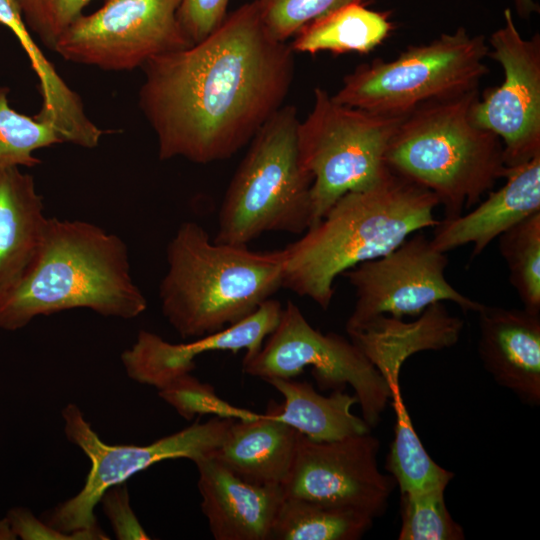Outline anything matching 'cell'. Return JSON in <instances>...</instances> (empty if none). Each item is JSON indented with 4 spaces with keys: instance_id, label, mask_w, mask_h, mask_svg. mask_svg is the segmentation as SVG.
Returning <instances> with one entry per match:
<instances>
[{
    "instance_id": "obj_31",
    "label": "cell",
    "mask_w": 540,
    "mask_h": 540,
    "mask_svg": "<svg viewBox=\"0 0 540 540\" xmlns=\"http://www.w3.org/2000/svg\"><path fill=\"white\" fill-rule=\"evenodd\" d=\"M363 0H257L269 33L286 42L301 28L340 7Z\"/></svg>"
},
{
    "instance_id": "obj_28",
    "label": "cell",
    "mask_w": 540,
    "mask_h": 540,
    "mask_svg": "<svg viewBox=\"0 0 540 540\" xmlns=\"http://www.w3.org/2000/svg\"><path fill=\"white\" fill-rule=\"evenodd\" d=\"M8 93V88L0 87V170L34 167L40 163L35 151L63 140L49 123L14 110Z\"/></svg>"
},
{
    "instance_id": "obj_17",
    "label": "cell",
    "mask_w": 540,
    "mask_h": 540,
    "mask_svg": "<svg viewBox=\"0 0 540 540\" xmlns=\"http://www.w3.org/2000/svg\"><path fill=\"white\" fill-rule=\"evenodd\" d=\"M201 509L216 540H269L282 486L247 482L212 457L195 462Z\"/></svg>"
},
{
    "instance_id": "obj_9",
    "label": "cell",
    "mask_w": 540,
    "mask_h": 540,
    "mask_svg": "<svg viewBox=\"0 0 540 540\" xmlns=\"http://www.w3.org/2000/svg\"><path fill=\"white\" fill-rule=\"evenodd\" d=\"M64 432L89 458L91 468L80 492L44 512L41 519L74 540L110 539L97 523L94 508L109 487L168 459L186 458L194 463L210 457L222 444L235 419L211 417L160 438L148 445L104 443L73 403L62 410Z\"/></svg>"
},
{
    "instance_id": "obj_35",
    "label": "cell",
    "mask_w": 540,
    "mask_h": 540,
    "mask_svg": "<svg viewBox=\"0 0 540 540\" xmlns=\"http://www.w3.org/2000/svg\"><path fill=\"white\" fill-rule=\"evenodd\" d=\"M12 532L22 540H73L70 534L58 531L36 518L26 507H13L5 516Z\"/></svg>"
},
{
    "instance_id": "obj_18",
    "label": "cell",
    "mask_w": 540,
    "mask_h": 540,
    "mask_svg": "<svg viewBox=\"0 0 540 540\" xmlns=\"http://www.w3.org/2000/svg\"><path fill=\"white\" fill-rule=\"evenodd\" d=\"M463 327V320L450 314L444 302H436L414 321L381 315L348 335L386 381L395 403L403 400L399 384L403 363L418 352L456 345Z\"/></svg>"
},
{
    "instance_id": "obj_27",
    "label": "cell",
    "mask_w": 540,
    "mask_h": 540,
    "mask_svg": "<svg viewBox=\"0 0 540 540\" xmlns=\"http://www.w3.org/2000/svg\"><path fill=\"white\" fill-rule=\"evenodd\" d=\"M498 238L509 281L523 308L540 313V211L521 220Z\"/></svg>"
},
{
    "instance_id": "obj_6",
    "label": "cell",
    "mask_w": 540,
    "mask_h": 540,
    "mask_svg": "<svg viewBox=\"0 0 540 540\" xmlns=\"http://www.w3.org/2000/svg\"><path fill=\"white\" fill-rule=\"evenodd\" d=\"M296 107L259 129L225 193L214 241L248 245L266 232L301 235L312 223V176L301 164Z\"/></svg>"
},
{
    "instance_id": "obj_32",
    "label": "cell",
    "mask_w": 540,
    "mask_h": 540,
    "mask_svg": "<svg viewBox=\"0 0 540 540\" xmlns=\"http://www.w3.org/2000/svg\"><path fill=\"white\" fill-rule=\"evenodd\" d=\"M30 31L53 50L63 34L93 0H17Z\"/></svg>"
},
{
    "instance_id": "obj_21",
    "label": "cell",
    "mask_w": 540,
    "mask_h": 540,
    "mask_svg": "<svg viewBox=\"0 0 540 540\" xmlns=\"http://www.w3.org/2000/svg\"><path fill=\"white\" fill-rule=\"evenodd\" d=\"M46 221L34 178L19 167L0 170V292L32 258Z\"/></svg>"
},
{
    "instance_id": "obj_5",
    "label": "cell",
    "mask_w": 540,
    "mask_h": 540,
    "mask_svg": "<svg viewBox=\"0 0 540 540\" xmlns=\"http://www.w3.org/2000/svg\"><path fill=\"white\" fill-rule=\"evenodd\" d=\"M478 95L473 89L419 106L403 118L386 150L389 170L434 193L444 219L479 203L506 170L500 138L470 119Z\"/></svg>"
},
{
    "instance_id": "obj_8",
    "label": "cell",
    "mask_w": 540,
    "mask_h": 540,
    "mask_svg": "<svg viewBox=\"0 0 540 540\" xmlns=\"http://www.w3.org/2000/svg\"><path fill=\"white\" fill-rule=\"evenodd\" d=\"M405 116L343 105L325 89H314L312 110L297 130L300 161L313 178L311 226L346 193L370 188L391 173L385 154Z\"/></svg>"
},
{
    "instance_id": "obj_14",
    "label": "cell",
    "mask_w": 540,
    "mask_h": 540,
    "mask_svg": "<svg viewBox=\"0 0 540 540\" xmlns=\"http://www.w3.org/2000/svg\"><path fill=\"white\" fill-rule=\"evenodd\" d=\"M379 448L370 432L324 442L300 433L285 497L381 516L396 482L380 471Z\"/></svg>"
},
{
    "instance_id": "obj_20",
    "label": "cell",
    "mask_w": 540,
    "mask_h": 540,
    "mask_svg": "<svg viewBox=\"0 0 540 540\" xmlns=\"http://www.w3.org/2000/svg\"><path fill=\"white\" fill-rule=\"evenodd\" d=\"M300 433L267 409L254 420H235L210 457L241 479L283 486L296 455Z\"/></svg>"
},
{
    "instance_id": "obj_13",
    "label": "cell",
    "mask_w": 540,
    "mask_h": 540,
    "mask_svg": "<svg viewBox=\"0 0 540 540\" xmlns=\"http://www.w3.org/2000/svg\"><path fill=\"white\" fill-rule=\"evenodd\" d=\"M503 17L488 40V57L500 64L504 79L481 99L478 95L470 119L500 138L505 165L511 167L540 154V36L523 38L509 8Z\"/></svg>"
},
{
    "instance_id": "obj_36",
    "label": "cell",
    "mask_w": 540,
    "mask_h": 540,
    "mask_svg": "<svg viewBox=\"0 0 540 540\" xmlns=\"http://www.w3.org/2000/svg\"><path fill=\"white\" fill-rule=\"evenodd\" d=\"M512 2L518 17L525 21L540 11L539 4L535 0H512Z\"/></svg>"
},
{
    "instance_id": "obj_3",
    "label": "cell",
    "mask_w": 540,
    "mask_h": 540,
    "mask_svg": "<svg viewBox=\"0 0 540 540\" xmlns=\"http://www.w3.org/2000/svg\"><path fill=\"white\" fill-rule=\"evenodd\" d=\"M434 193L391 172L378 184L340 197L284 250L282 287L323 310L346 270L393 251L409 236L435 227Z\"/></svg>"
},
{
    "instance_id": "obj_26",
    "label": "cell",
    "mask_w": 540,
    "mask_h": 540,
    "mask_svg": "<svg viewBox=\"0 0 540 540\" xmlns=\"http://www.w3.org/2000/svg\"><path fill=\"white\" fill-rule=\"evenodd\" d=\"M396 414L394 438L385 468L401 494L446 489L454 473L438 465L416 433L404 401L393 403Z\"/></svg>"
},
{
    "instance_id": "obj_15",
    "label": "cell",
    "mask_w": 540,
    "mask_h": 540,
    "mask_svg": "<svg viewBox=\"0 0 540 540\" xmlns=\"http://www.w3.org/2000/svg\"><path fill=\"white\" fill-rule=\"evenodd\" d=\"M281 312V303L270 298L245 319L189 343H170L157 334L140 330L136 342L122 353L121 360L131 379L160 389L191 373L196 367L194 359L203 353L245 350L244 359L254 356L276 328Z\"/></svg>"
},
{
    "instance_id": "obj_25",
    "label": "cell",
    "mask_w": 540,
    "mask_h": 540,
    "mask_svg": "<svg viewBox=\"0 0 540 540\" xmlns=\"http://www.w3.org/2000/svg\"><path fill=\"white\" fill-rule=\"evenodd\" d=\"M373 520L355 510L285 497L269 540H357L371 528Z\"/></svg>"
},
{
    "instance_id": "obj_11",
    "label": "cell",
    "mask_w": 540,
    "mask_h": 540,
    "mask_svg": "<svg viewBox=\"0 0 540 540\" xmlns=\"http://www.w3.org/2000/svg\"><path fill=\"white\" fill-rule=\"evenodd\" d=\"M181 0H104L63 34L54 51L69 62L129 71L192 43L179 20Z\"/></svg>"
},
{
    "instance_id": "obj_10",
    "label": "cell",
    "mask_w": 540,
    "mask_h": 540,
    "mask_svg": "<svg viewBox=\"0 0 540 540\" xmlns=\"http://www.w3.org/2000/svg\"><path fill=\"white\" fill-rule=\"evenodd\" d=\"M306 367H311L322 390H344L350 385L366 424L372 428L379 423L391 400L386 381L351 339L315 329L298 306L288 301L261 349L243 360V370L265 381L295 378Z\"/></svg>"
},
{
    "instance_id": "obj_16",
    "label": "cell",
    "mask_w": 540,
    "mask_h": 540,
    "mask_svg": "<svg viewBox=\"0 0 540 540\" xmlns=\"http://www.w3.org/2000/svg\"><path fill=\"white\" fill-rule=\"evenodd\" d=\"M477 351L500 386L530 406L540 404V313L483 304Z\"/></svg>"
},
{
    "instance_id": "obj_34",
    "label": "cell",
    "mask_w": 540,
    "mask_h": 540,
    "mask_svg": "<svg viewBox=\"0 0 540 540\" xmlns=\"http://www.w3.org/2000/svg\"><path fill=\"white\" fill-rule=\"evenodd\" d=\"M99 502L109 519L115 537L119 540H149L150 536L140 524L130 506L126 482L106 489Z\"/></svg>"
},
{
    "instance_id": "obj_37",
    "label": "cell",
    "mask_w": 540,
    "mask_h": 540,
    "mask_svg": "<svg viewBox=\"0 0 540 540\" xmlns=\"http://www.w3.org/2000/svg\"><path fill=\"white\" fill-rule=\"evenodd\" d=\"M14 540L16 536L12 532L6 518L0 520V540Z\"/></svg>"
},
{
    "instance_id": "obj_12",
    "label": "cell",
    "mask_w": 540,
    "mask_h": 540,
    "mask_svg": "<svg viewBox=\"0 0 540 540\" xmlns=\"http://www.w3.org/2000/svg\"><path fill=\"white\" fill-rule=\"evenodd\" d=\"M448 264L446 253L437 250L423 233H414L386 255L343 272L356 296L346 322L347 333L381 315L419 316L436 302L451 301L465 313H476L483 304L446 280Z\"/></svg>"
},
{
    "instance_id": "obj_19",
    "label": "cell",
    "mask_w": 540,
    "mask_h": 540,
    "mask_svg": "<svg viewBox=\"0 0 540 540\" xmlns=\"http://www.w3.org/2000/svg\"><path fill=\"white\" fill-rule=\"evenodd\" d=\"M505 184L489 195L468 214L443 219L434 227L432 245L447 253L472 244L471 259L506 230L540 211V154L506 167Z\"/></svg>"
},
{
    "instance_id": "obj_22",
    "label": "cell",
    "mask_w": 540,
    "mask_h": 540,
    "mask_svg": "<svg viewBox=\"0 0 540 540\" xmlns=\"http://www.w3.org/2000/svg\"><path fill=\"white\" fill-rule=\"evenodd\" d=\"M265 381L284 399L281 404L270 401L267 409L276 419L312 441H333L370 432L371 428L363 418L351 411L353 405L357 404L355 395L344 390H333L329 396H324L310 383L293 378Z\"/></svg>"
},
{
    "instance_id": "obj_33",
    "label": "cell",
    "mask_w": 540,
    "mask_h": 540,
    "mask_svg": "<svg viewBox=\"0 0 540 540\" xmlns=\"http://www.w3.org/2000/svg\"><path fill=\"white\" fill-rule=\"evenodd\" d=\"M230 0H181L179 23L192 44L207 38L224 22Z\"/></svg>"
},
{
    "instance_id": "obj_2",
    "label": "cell",
    "mask_w": 540,
    "mask_h": 540,
    "mask_svg": "<svg viewBox=\"0 0 540 540\" xmlns=\"http://www.w3.org/2000/svg\"><path fill=\"white\" fill-rule=\"evenodd\" d=\"M74 308L133 319L147 300L119 236L90 222L47 218L32 258L0 292V329L16 331L37 316Z\"/></svg>"
},
{
    "instance_id": "obj_30",
    "label": "cell",
    "mask_w": 540,
    "mask_h": 540,
    "mask_svg": "<svg viewBox=\"0 0 540 540\" xmlns=\"http://www.w3.org/2000/svg\"><path fill=\"white\" fill-rule=\"evenodd\" d=\"M158 395L186 420L206 415L235 420H254L261 416L223 400L212 385L201 382L191 373L183 374L158 389Z\"/></svg>"
},
{
    "instance_id": "obj_4",
    "label": "cell",
    "mask_w": 540,
    "mask_h": 540,
    "mask_svg": "<svg viewBox=\"0 0 540 540\" xmlns=\"http://www.w3.org/2000/svg\"><path fill=\"white\" fill-rule=\"evenodd\" d=\"M166 254L161 309L184 339L245 319L282 287L283 249L262 252L217 243L194 221L181 223Z\"/></svg>"
},
{
    "instance_id": "obj_1",
    "label": "cell",
    "mask_w": 540,
    "mask_h": 540,
    "mask_svg": "<svg viewBox=\"0 0 540 540\" xmlns=\"http://www.w3.org/2000/svg\"><path fill=\"white\" fill-rule=\"evenodd\" d=\"M139 106L158 157L208 164L231 158L281 107L294 79V51L267 30L257 0L204 40L144 66Z\"/></svg>"
},
{
    "instance_id": "obj_29",
    "label": "cell",
    "mask_w": 540,
    "mask_h": 540,
    "mask_svg": "<svg viewBox=\"0 0 540 540\" xmlns=\"http://www.w3.org/2000/svg\"><path fill=\"white\" fill-rule=\"evenodd\" d=\"M444 489L401 494L399 540H463V527L451 516Z\"/></svg>"
},
{
    "instance_id": "obj_7",
    "label": "cell",
    "mask_w": 540,
    "mask_h": 540,
    "mask_svg": "<svg viewBox=\"0 0 540 540\" xmlns=\"http://www.w3.org/2000/svg\"><path fill=\"white\" fill-rule=\"evenodd\" d=\"M489 46L465 27L409 46L396 58L374 59L343 79L333 99L379 114L407 115L419 106L477 89L488 73Z\"/></svg>"
},
{
    "instance_id": "obj_23",
    "label": "cell",
    "mask_w": 540,
    "mask_h": 540,
    "mask_svg": "<svg viewBox=\"0 0 540 540\" xmlns=\"http://www.w3.org/2000/svg\"><path fill=\"white\" fill-rule=\"evenodd\" d=\"M0 24L15 35L38 78L42 105L36 116L51 124L65 138L86 131L91 120L81 98L62 79L32 38L17 0H0Z\"/></svg>"
},
{
    "instance_id": "obj_24",
    "label": "cell",
    "mask_w": 540,
    "mask_h": 540,
    "mask_svg": "<svg viewBox=\"0 0 540 540\" xmlns=\"http://www.w3.org/2000/svg\"><path fill=\"white\" fill-rule=\"evenodd\" d=\"M394 25L389 12H380L355 2L315 19L296 34L294 52L315 54H367L379 46Z\"/></svg>"
}]
</instances>
